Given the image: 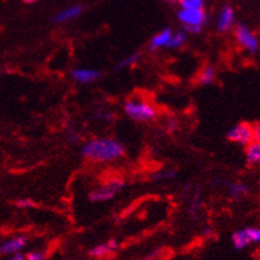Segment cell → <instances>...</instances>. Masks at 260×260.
<instances>
[{
    "label": "cell",
    "instance_id": "1",
    "mask_svg": "<svg viewBox=\"0 0 260 260\" xmlns=\"http://www.w3.org/2000/svg\"><path fill=\"white\" fill-rule=\"evenodd\" d=\"M125 153V146L120 141L113 138H94L82 145L81 154L89 161L99 162V164H109L118 158H121Z\"/></svg>",
    "mask_w": 260,
    "mask_h": 260
},
{
    "label": "cell",
    "instance_id": "2",
    "mask_svg": "<svg viewBox=\"0 0 260 260\" xmlns=\"http://www.w3.org/2000/svg\"><path fill=\"white\" fill-rule=\"evenodd\" d=\"M123 112L137 122H150L157 117V109L142 99H129L123 104Z\"/></svg>",
    "mask_w": 260,
    "mask_h": 260
},
{
    "label": "cell",
    "instance_id": "3",
    "mask_svg": "<svg viewBox=\"0 0 260 260\" xmlns=\"http://www.w3.org/2000/svg\"><path fill=\"white\" fill-rule=\"evenodd\" d=\"M177 16H178V20L185 27V31L192 35H197L202 31L203 25L206 24V20H207L205 10H185V8H181Z\"/></svg>",
    "mask_w": 260,
    "mask_h": 260
},
{
    "label": "cell",
    "instance_id": "4",
    "mask_svg": "<svg viewBox=\"0 0 260 260\" xmlns=\"http://www.w3.org/2000/svg\"><path fill=\"white\" fill-rule=\"evenodd\" d=\"M123 186H125V183L121 179H112V181L106 182L105 185L93 190L89 195L90 201L92 202H106V201L114 198L117 192L122 190Z\"/></svg>",
    "mask_w": 260,
    "mask_h": 260
},
{
    "label": "cell",
    "instance_id": "5",
    "mask_svg": "<svg viewBox=\"0 0 260 260\" xmlns=\"http://www.w3.org/2000/svg\"><path fill=\"white\" fill-rule=\"evenodd\" d=\"M235 38L238 40L242 47L244 49L250 52V53H256L260 48L259 39L255 35V32H252L250 28L244 24H238L235 28Z\"/></svg>",
    "mask_w": 260,
    "mask_h": 260
},
{
    "label": "cell",
    "instance_id": "6",
    "mask_svg": "<svg viewBox=\"0 0 260 260\" xmlns=\"http://www.w3.org/2000/svg\"><path fill=\"white\" fill-rule=\"evenodd\" d=\"M227 140L246 146V145L250 144L251 141H253L252 126L244 122L238 123L227 132Z\"/></svg>",
    "mask_w": 260,
    "mask_h": 260
},
{
    "label": "cell",
    "instance_id": "7",
    "mask_svg": "<svg viewBox=\"0 0 260 260\" xmlns=\"http://www.w3.org/2000/svg\"><path fill=\"white\" fill-rule=\"evenodd\" d=\"M28 243V238L25 235L14 236L0 244V255H14L20 252Z\"/></svg>",
    "mask_w": 260,
    "mask_h": 260
},
{
    "label": "cell",
    "instance_id": "8",
    "mask_svg": "<svg viewBox=\"0 0 260 260\" xmlns=\"http://www.w3.org/2000/svg\"><path fill=\"white\" fill-rule=\"evenodd\" d=\"M234 23H235V11H234V8L231 6L223 7L219 16H218V23H216L218 31L222 32V34L230 31Z\"/></svg>",
    "mask_w": 260,
    "mask_h": 260
},
{
    "label": "cell",
    "instance_id": "9",
    "mask_svg": "<svg viewBox=\"0 0 260 260\" xmlns=\"http://www.w3.org/2000/svg\"><path fill=\"white\" fill-rule=\"evenodd\" d=\"M72 77L80 84H90L101 77V72L92 68H76L72 71Z\"/></svg>",
    "mask_w": 260,
    "mask_h": 260
},
{
    "label": "cell",
    "instance_id": "10",
    "mask_svg": "<svg viewBox=\"0 0 260 260\" xmlns=\"http://www.w3.org/2000/svg\"><path fill=\"white\" fill-rule=\"evenodd\" d=\"M81 12V6H71V7L65 8V10L60 11L58 14H56L55 17H53V21L55 23H67V21H71L76 17H79Z\"/></svg>",
    "mask_w": 260,
    "mask_h": 260
},
{
    "label": "cell",
    "instance_id": "11",
    "mask_svg": "<svg viewBox=\"0 0 260 260\" xmlns=\"http://www.w3.org/2000/svg\"><path fill=\"white\" fill-rule=\"evenodd\" d=\"M173 31L170 28H165L162 31L158 32L154 38L151 39L150 41V51H157V49L166 48L168 47V43L170 40Z\"/></svg>",
    "mask_w": 260,
    "mask_h": 260
},
{
    "label": "cell",
    "instance_id": "12",
    "mask_svg": "<svg viewBox=\"0 0 260 260\" xmlns=\"http://www.w3.org/2000/svg\"><path fill=\"white\" fill-rule=\"evenodd\" d=\"M246 159L250 166H256L260 162V144L259 141H251L246 145Z\"/></svg>",
    "mask_w": 260,
    "mask_h": 260
},
{
    "label": "cell",
    "instance_id": "13",
    "mask_svg": "<svg viewBox=\"0 0 260 260\" xmlns=\"http://www.w3.org/2000/svg\"><path fill=\"white\" fill-rule=\"evenodd\" d=\"M248 191H250V188L243 182H231V183H229V194L234 199L243 198L248 194Z\"/></svg>",
    "mask_w": 260,
    "mask_h": 260
},
{
    "label": "cell",
    "instance_id": "14",
    "mask_svg": "<svg viewBox=\"0 0 260 260\" xmlns=\"http://www.w3.org/2000/svg\"><path fill=\"white\" fill-rule=\"evenodd\" d=\"M233 244L236 250H243L251 244V240L246 233V229L239 230L233 234Z\"/></svg>",
    "mask_w": 260,
    "mask_h": 260
},
{
    "label": "cell",
    "instance_id": "15",
    "mask_svg": "<svg viewBox=\"0 0 260 260\" xmlns=\"http://www.w3.org/2000/svg\"><path fill=\"white\" fill-rule=\"evenodd\" d=\"M187 40V32L186 31H178L174 32V34L171 35L170 40L168 43V47L166 48L169 49H178L181 47H183Z\"/></svg>",
    "mask_w": 260,
    "mask_h": 260
},
{
    "label": "cell",
    "instance_id": "16",
    "mask_svg": "<svg viewBox=\"0 0 260 260\" xmlns=\"http://www.w3.org/2000/svg\"><path fill=\"white\" fill-rule=\"evenodd\" d=\"M216 77V69L212 67V65H207L202 69V72L199 75V82L202 85H209V84H212L215 81Z\"/></svg>",
    "mask_w": 260,
    "mask_h": 260
},
{
    "label": "cell",
    "instance_id": "17",
    "mask_svg": "<svg viewBox=\"0 0 260 260\" xmlns=\"http://www.w3.org/2000/svg\"><path fill=\"white\" fill-rule=\"evenodd\" d=\"M141 58V53L136 52V53H132V55L126 56L125 58H122L118 64H117L116 68L117 69H123V68H130V67H134V65L137 64L140 61Z\"/></svg>",
    "mask_w": 260,
    "mask_h": 260
},
{
    "label": "cell",
    "instance_id": "18",
    "mask_svg": "<svg viewBox=\"0 0 260 260\" xmlns=\"http://www.w3.org/2000/svg\"><path fill=\"white\" fill-rule=\"evenodd\" d=\"M179 4H181V8H185V10H203L205 8V0H181Z\"/></svg>",
    "mask_w": 260,
    "mask_h": 260
},
{
    "label": "cell",
    "instance_id": "19",
    "mask_svg": "<svg viewBox=\"0 0 260 260\" xmlns=\"http://www.w3.org/2000/svg\"><path fill=\"white\" fill-rule=\"evenodd\" d=\"M175 175H177V171L175 170H161L154 173L153 175V179L155 182H161V181H169V179L174 178Z\"/></svg>",
    "mask_w": 260,
    "mask_h": 260
},
{
    "label": "cell",
    "instance_id": "20",
    "mask_svg": "<svg viewBox=\"0 0 260 260\" xmlns=\"http://www.w3.org/2000/svg\"><path fill=\"white\" fill-rule=\"evenodd\" d=\"M108 253H110V250L106 244H99V246L93 247L92 250L89 251V255L93 257H104Z\"/></svg>",
    "mask_w": 260,
    "mask_h": 260
},
{
    "label": "cell",
    "instance_id": "21",
    "mask_svg": "<svg viewBox=\"0 0 260 260\" xmlns=\"http://www.w3.org/2000/svg\"><path fill=\"white\" fill-rule=\"evenodd\" d=\"M246 233L250 238L251 243H259L260 242V230L257 227H248L246 229Z\"/></svg>",
    "mask_w": 260,
    "mask_h": 260
},
{
    "label": "cell",
    "instance_id": "22",
    "mask_svg": "<svg viewBox=\"0 0 260 260\" xmlns=\"http://www.w3.org/2000/svg\"><path fill=\"white\" fill-rule=\"evenodd\" d=\"M45 253L41 252V251H31V252L27 253L25 260H44Z\"/></svg>",
    "mask_w": 260,
    "mask_h": 260
},
{
    "label": "cell",
    "instance_id": "23",
    "mask_svg": "<svg viewBox=\"0 0 260 260\" xmlns=\"http://www.w3.org/2000/svg\"><path fill=\"white\" fill-rule=\"evenodd\" d=\"M16 205L19 206V207H24V209H27V207H34L35 203L32 202V201H29V199H19L16 202Z\"/></svg>",
    "mask_w": 260,
    "mask_h": 260
},
{
    "label": "cell",
    "instance_id": "24",
    "mask_svg": "<svg viewBox=\"0 0 260 260\" xmlns=\"http://www.w3.org/2000/svg\"><path fill=\"white\" fill-rule=\"evenodd\" d=\"M252 133H253V141L260 140V125L259 123H255L252 126Z\"/></svg>",
    "mask_w": 260,
    "mask_h": 260
},
{
    "label": "cell",
    "instance_id": "25",
    "mask_svg": "<svg viewBox=\"0 0 260 260\" xmlns=\"http://www.w3.org/2000/svg\"><path fill=\"white\" fill-rule=\"evenodd\" d=\"M106 246H108V248L110 250V252H113V251H116L117 248H118V244H117V242L114 239L109 240V242L106 243Z\"/></svg>",
    "mask_w": 260,
    "mask_h": 260
},
{
    "label": "cell",
    "instance_id": "26",
    "mask_svg": "<svg viewBox=\"0 0 260 260\" xmlns=\"http://www.w3.org/2000/svg\"><path fill=\"white\" fill-rule=\"evenodd\" d=\"M8 260H25V256L24 255H21L20 252H17V253H14V255H12Z\"/></svg>",
    "mask_w": 260,
    "mask_h": 260
},
{
    "label": "cell",
    "instance_id": "27",
    "mask_svg": "<svg viewBox=\"0 0 260 260\" xmlns=\"http://www.w3.org/2000/svg\"><path fill=\"white\" fill-rule=\"evenodd\" d=\"M25 3H35V2H36V0H24Z\"/></svg>",
    "mask_w": 260,
    "mask_h": 260
},
{
    "label": "cell",
    "instance_id": "28",
    "mask_svg": "<svg viewBox=\"0 0 260 260\" xmlns=\"http://www.w3.org/2000/svg\"><path fill=\"white\" fill-rule=\"evenodd\" d=\"M170 2H178V3H179V2H181V0H170Z\"/></svg>",
    "mask_w": 260,
    "mask_h": 260
}]
</instances>
